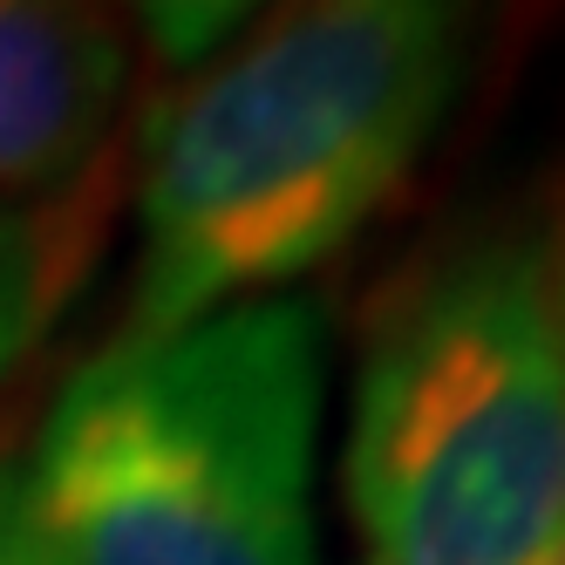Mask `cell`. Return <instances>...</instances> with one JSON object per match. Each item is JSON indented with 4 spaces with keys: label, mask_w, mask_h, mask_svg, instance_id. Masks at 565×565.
<instances>
[{
    "label": "cell",
    "mask_w": 565,
    "mask_h": 565,
    "mask_svg": "<svg viewBox=\"0 0 565 565\" xmlns=\"http://www.w3.org/2000/svg\"><path fill=\"white\" fill-rule=\"evenodd\" d=\"M477 21L436 0H320L178 75L143 130L137 266L116 334L279 300L429 157L470 83Z\"/></svg>",
    "instance_id": "1"
},
{
    "label": "cell",
    "mask_w": 565,
    "mask_h": 565,
    "mask_svg": "<svg viewBox=\"0 0 565 565\" xmlns=\"http://www.w3.org/2000/svg\"><path fill=\"white\" fill-rule=\"evenodd\" d=\"M552 565H565V558H552Z\"/></svg>",
    "instance_id": "9"
},
{
    "label": "cell",
    "mask_w": 565,
    "mask_h": 565,
    "mask_svg": "<svg viewBox=\"0 0 565 565\" xmlns=\"http://www.w3.org/2000/svg\"><path fill=\"white\" fill-rule=\"evenodd\" d=\"M83 266V225L42 205H0V388L21 375L34 341L49 334L62 294Z\"/></svg>",
    "instance_id": "5"
},
{
    "label": "cell",
    "mask_w": 565,
    "mask_h": 565,
    "mask_svg": "<svg viewBox=\"0 0 565 565\" xmlns=\"http://www.w3.org/2000/svg\"><path fill=\"white\" fill-rule=\"evenodd\" d=\"M130 96V28L96 8L0 0V205H42L83 178Z\"/></svg>",
    "instance_id": "4"
},
{
    "label": "cell",
    "mask_w": 565,
    "mask_h": 565,
    "mask_svg": "<svg viewBox=\"0 0 565 565\" xmlns=\"http://www.w3.org/2000/svg\"><path fill=\"white\" fill-rule=\"evenodd\" d=\"M328 320L279 294L75 369L21 470L55 565H313Z\"/></svg>",
    "instance_id": "2"
},
{
    "label": "cell",
    "mask_w": 565,
    "mask_h": 565,
    "mask_svg": "<svg viewBox=\"0 0 565 565\" xmlns=\"http://www.w3.org/2000/svg\"><path fill=\"white\" fill-rule=\"evenodd\" d=\"M137 28H143V42L164 55L171 75H198L253 28V8H143Z\"/></svg>",
    "instance_id": "6"
},
{
    "label": "cell",
    "mask_w": 565,
    "mask_h": 565,
    "mask_svg": "<svg viewBox=\"0 0 565 565\" xmlns=\"http://www.w3.org/2000/svg\"><path fill=\"white\" fill-rule=\"evenodd\" d=\"M341 498L361 565L565 558V320L539 238H450L382 300Z\"/></svg>",
    "instance_id": "3"
},
{
    "label": "cell",
    "mask_w": 565,
    "mask_h": 565,
    "mask_svg": "<svg viewBox=\"0 0 565 565\" xmlns=\"http://www.w3.org/2000/svg\"><path fill=\"white\" fill-rule=\"evenodd\" d=\"M545 259H552V294H558V320H565V225H558V246H552Z\"/></svg>",
    "instance_id": "8"
},
{
    "label": "cell",
    "mask_w": 565,
    "mask_h": 565,
    "mask_svg": "<svg viewBox=\"0 0 565 565\" xmlns=\"http://www.w3.org/2000/svg\"><path fill=\"white\" fill-rule=\"evenodd\" d=\"M0 565H55V558L42 552V539H34V524H28L14 457H0Z\"/></svg>",
    "instance_id": "7"
}]
</instances>
